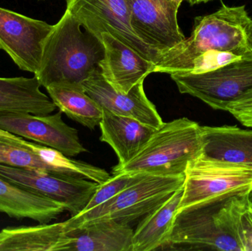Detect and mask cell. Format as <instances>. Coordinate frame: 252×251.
<instances>
[{
    "instance_id": "6da1fadb",
    "label": "cell",
    "mask_w": 252,
    "mask_h": 251,
    "mask_svg": "<svg viewBox=\"0 0 252 251\" xmlns=\"http://www.w3.org/2000/svg\"><path fill=\"white\" fill-rule=\"evenodd\" d=\"M250 188L222 193L179 210L166 246L189 250L244 251L241 218Z\"/></svg>"
},
{
    "instance_id": "7a4b0ae2",
    "label": "cell",
    "mask_w": 252,
    "mask_h": 251,
    "mask_svg": "<svg viewBox=\"0 0 252 251\" xmlns=\"http://www.w3.org/2000/svg\"><path fill=\"white\" fill-rule=\"evenodd\" d=\"M66 10L54 25L44 43L39 69L34 76L41 86H83L100 68L105 56L103 41L89 31Z\"/></svg>"
},
{
    "instance_id": "3957f363",
    "label": "cell",
    "mask_w": 252,
    "mask_h": 251,
    "mask_svg": "<svg viewBox=\"0 0 252 251\" xmlns=\"http://www.w3.org/2000/svg\"><path fill=\"white\" fill-rule=\"evenodd\" d=\"M210 50L252 57V19L245 6L222 3L215 13L195 18L190 36L161 55L154 72L173 75Z\"/></svg>"
},
{
    "instance_id": "277c9868",
    "label": "cell",
    "mask_w": 252,
    "mask_h": 251,
    "mask_svg": "<svg viewBox=\"0 0 252 251\" xmlns=\"http://www.w3.org/2000/svg\"><path fill=\"white\" fill-rule=\"evenodd\" d=\"M201 126L188 118L164 122L142 150L112 174L143 173L159 176L185 175L188 164L201 153Z\"/></svg>"
},
{
    "instance_id": "5b68a950",
    "label": "cell",
    "mask_w": 252,
    "mask_h": 251,
    "mask_svg": "<svg viewBox=\"0 0 252 251\" xmlns=\"http://www.w3.org/2000/svg\"><path fill=\"white\" fill-rule=\"evenodd\" d=\"M184 183L185 175H147L103 204L64 221L66 231L102 220L129 225L161 206Z\"/></svg>"
},
{
    "instance_id": "8992f818",
    "label": "cell",
    "mask_w": 252,
    "mask_h": 251,
    "mask_svg": "<svg viewBox=\"0 0 252 251\" xmlns=\"http://www.w3.org/2000/svg\"><path fill=\"white\" fill-rule=\"evenodd\" d=\"M170 78L182 94L226 112L252 93V57H241L203 73L173 74Z\"/></svg>"
},
{
    "instance_id": "52a82bcc",
    "label": "cell",
    "mask_w": 252,
    "mask_h": 251,
    "mask_svg": "<svg viewBox=\"0 0 252 251\" xmlns=\"http://www.w3.org/2000/svg\"><path fill=\"white\" fill-rule=\"evenodd\" d=\"M66 10L99 39L102 34H110L145 58L158 63L161 56L133 31L126 0H66Z\"/></svg>"
},
{
    "instance_id": "ba28073f",
    "label": "cell",
    "mask_w": 252,
    "mask_h": 251,
    "mask_svg": "<svg viewBox=\"0 0 252 251\" xmlns=\"http://www.w3.org/2000/svg\"><path fill=\"white\" fill-rule=\"evenodd\" d=\"M252 187V166L216 160L201 153L187 167L179 211L222 193Z\"/></svg>"
},
{
    "instance_id": "9c48e42d",
    "label": "cell",
    "mask_w": 252,
    "mask_h": 251,
    "mask_svg": "<svg viewBox=\"0 0 252 251\" xmlns=\"http://www.w3.org/2000/svg\"><path fill=\"white\" fill-rule=\"evenodd\" d=\"M0 176L64 206L71 217L82 213L99 184L85 178L0 165Z\"/></svg>"
},
{
    "instance_id": "30bf717a",
    "label": "cell",
    "mask_w": 252,
    "mask_h": 251,
    "mask_svg": "<svg viewBox=\"0 0 252 251\" xmlns=\"http://www.w3.org/2000/svg\"><path fill=\"white\" fill-rule=\"evenodd\" d=\"M54 25L0 7V49L18 67L35 75Z\"/></svg>"
},
{
    "instance_id": "8fae6325",
    "label": "cell",
    "mask_w": 252,
    "mask_h": 251,
    "mask_svg": "<svg viewBox=\"0 0 252 251\" xmlns=\"http://www.w3.org/2000/svg\"><path fill=\"white\" fill-rule=\"evenodd\" d=\"M0 128L51 147L69 157L86 153L78 132L63 122L62 112L44 116L28 113H0Z\"/></svg>"
},
{
    "instance_id": "7c38bea8",
    "label": "cell",
    "mask_w": 252,
    "mask_h": 251,
    "mask_svg": "<svg viewBox=\"0 0 252 251\" xmlns=\"http://www.w3.org/2000/svg\"><path fill=\"white\" fill-rule=\"evenodd\" d=\"M136 35L160 56L186 38L178 23V11L164 0H126Z\"/></svg>"
},
{
    "instance_id": "4fadbf2b",
    "label": "cell",
    "mask_w": 252,
    "mask_h": 251,
    "mask_svg": "<svg viewBox=\"0 0 252 251\" xmlns=\"http://www.w3.org/2000/svg\"><path fill=\"white\" fill-rule=\"evenodd\" d=\"M83 87L103 110L133 118L155 129L164 123L157 108L147 97L144 81L135 85L128 92H121L105 80L100 67L84 81Z\"/></svg>"
},
{
    "instance_id": "5bb4252c",
    "label": "cell",
    "mask_w": 252,
    "mask_h": 251,
    "mask_svg": "<svg viewBox=\"0 0 252 251\" xmlns=\"http://www.w3.org/2000/svg\"><path fill=\"white\" fill-rule=\"evenodd\" d=\"M105 56L100 61L102 75L117 91L127 93L153 73L155 63L109 33L102 34Z\"/></svg>"
},
{
    "instance_id": "9a60e30c",
    "label": "cell",
    "mask_w": 252,
    "mask_h": 251,
    "mask_svg": "<svg viewBox=\"0 0 252 251\" xmlns=\"http://www.w3.org/2000/svg\"><path fill=\"white\" fill-rule=\"evenodd\" d=\"M64 211L61 203L0 176V213L43 224L50 223Z\"/></svg>"
},
{
    "instance_id": "2e32d148",
    "label": "cell",
    "mask_w": 252,
    "mask_h": 251,
    "mask_svg": "<svg viewBox=\"0 0 252 251\" xmlns=\"http://www.w3.org/2000/svg\"><path fill=\"white\" fill-rule=\"evenodd\" d=\"M99 126L100 141L107 143L118 156L117 166H123L133 159L157 130L133 118L104 110Z\"/></svg>"
},
{
    "instance_id": "e0dca14e",
    "label": "cell",
    "mask_w": 252,
    "mask_h": 251,
    "mask_svg": "<svg viewBox=\"0 0 252 251\" xmlns=\"http://www.w3.org/2000/svg\"><path fill=\"white\" fill-rule=\"evenodd\" d=\"M133 231L114 220H102L68 231V251H132Z\"/></svg>"
},
{
    "instance_id": "ac0fdd59",
    "label": "cell",
    "mask_w": 252,
    "mask_h": 251,
    "mask_svg": "<svg viewBox=\"0 0 252 251\" xmlns=\"http://www.w3.org/2000/svg\"><path fill=\"white\" fill-rule=\"evenodd\" d=\"M202 149L207 157L252 167V130L235 126H201Z\"/></svg>"
},
{
    "instance_id": "d6986e66",
    "label": "cell",
    "mask_w": 252,
    "mask_h": 251,
    "mask_svg": "<svg viewBox=\"0 0 252 251\" xmlns=\"http://www.w3.org/2000/svg\"><path fill=\"white\" fill-rule=\"evenodd\" d=\"M69 243L64 222L7 227L0 231V251H67Z\"/></svg>"
},
{
    "instance_id": "ffe728a7",
    "label": "cell",
    "mask_w": 252,
    "mask_h": 251,
    "mask_svg": "<svg viewBox=\"0 0 252 251\" xmlns=\"http://www.w3.org/2000/svg\"><path fill=\"white\" fill-rule=\"evenodd\" d=\"M33 78H0V113H28L44 116L56 108Z\"/></svg>"
},
{
    "instance_id": "44dd1931",
    "label": "cell",
    "mask_w": 252,
    "mask_h": 251,
    "mask_svg": "<svg viewBox=\"0 0 252 251\" xmlns=\"http://www.w3.org/2000/svg\"><path fill=\"white\" fill-rule=\"evenodd\" d=\"M183 191L184 185L161 206L142 218L133 232L132 251H155L167 246Z\"/></svg>"
},
{
    "instance_id": "7402d4cb",
    "label": "cell",
    "mask_w": 252,
    "mask_h": 251,
    "mask_svg": "<svg viewBox=\"0 0 252 251\" xmlns=\"http://www.w3.org/2000/svg\"><path fill=\"white\" fill-rule=\"evenodd\" d=\"M56 108L72 120L93 130L103 118V110L84 91L76 85H51L46 88Z\"/></svg>"
},
{
    "instance_id": "603a6c76",
    "label": "cell",
    "mask_w": 252,
    "mask_h": 251,
    "mask_svg": "<svg viewBox=\"0 0 252 251\" xmlns=\"http://www.w3.org/2000/svg\"><path fill=\"white\" fill-rule=\"evenodd\" d=\"M147 175H149L143 173H119L113 175V177H111L103 184H99L95 193L92 196L83 212L91 210L103 204L126 189L139 182Z\"/></svg>"
},
{
    "instance_id": "cb8c5ba5",
    "label": "cell",
    "mask_w": 252,
    "mask_h": 251,
    "mask_svg": "<svg viewBox=\"0 0 252 251\" xmlns=\"http://www.w3.org/2000/svg\"><path fill=\"white\" fill-rule=\"evenodd\" d=\"M231 53L210 50L188 62L175 74H198L217 69L226 63L241 58Z\"/></svg>"
},
{
    "instance_id": "d4e9b609",
    "label": "cell",
    "mask_w": 252,
    "mask_h": 251,
    "mask_svg": "<svg viewBox=\"0 0 252 251\" xmlns=\"http://www.w3.org/2000/svg\"><path fill=\"white\" fill-rule=\"evenodd\" d=\"M226 112L233 115L243 125L252 128V93L244 100L229 106Z\"/></svg>"
},
{
    "instance_id": "484cf974",
    "label": "cell",
    "mask_w": 252,
    "mask_h": 251,
    "mask_svg": "<svg viewBox=\"0 0 252 251\" xmlns=\"http://www.w3.org/2000/svg\"><path fill=\"white\" fill-rule=\"evenodd\" d=\"M247 211L252 219V187L250 189L247 194Z\"/></svg>"
},
{
    "instance_id": "4316f807",
    "label": "cell",
    "mask_w": 252,
    "mask_h": 251,
    "mask_svg": "<svg viewBox=\"0 0 252 251\" xmlns=\"http://www.w3.org/2000/svg\"><path fill=\"white\" fill-rule=\"evenodd\" d=\"M164 1H165L167 4H168L169 5L173 7V8L179 10L182 3L184 1H187L188 2L189 0H164Z\"/></svg>"
},
{
    "instance_id": "83f0119b",
    "label": "cell",
    "mask_w": 252,
    "mask_h": 251,
    "mask_svg": "<svg viewBox=\"0 0 252 251\" xmlns=\"http://www.w3.org/2000/svg\"><path fill=\"white\" fill-rule=\"evenodd\" d=\"M212 1V0H189L188 2L191 6L195 5V4H200V3H206L208 1Z\"/></svg>"
}]
</instances>
